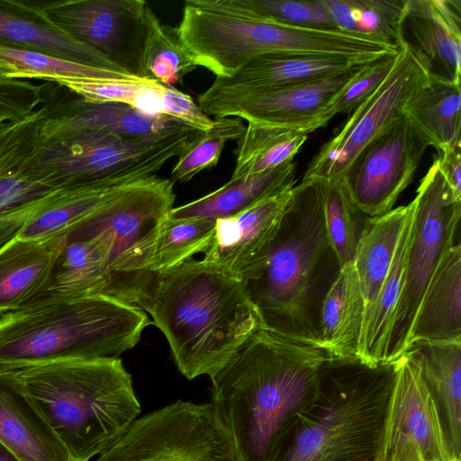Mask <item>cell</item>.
Listing matches in <instances>:
<instances>
[{"instance_id":"18","label":"cell","mask_w":461,"mask_h":461,"mask_svg":"<svg viewBox=\"0 0 461 461\" xmlns=\"http://www.w3.org/2000/svg\"><path fill=\"white\" fill-rule=\"evenodd\" d=\"M401 36L429 77L460 84V0H406Z\"/></svg>"},{"instance_id":"35","label":"cell","mask_w":461,"mask_h":461,"mask_svg":"<svg viewBox=\"0 0 461 461\" xmlns=\"http://www.w3.org/2000/svg\"><path fill=\"white\" fill-rule=\"evenodd\" d=\"M196 68L179 38L177 28L162 23L149 5L145 15L140 77L172 86Z\"/></svg>"},{"instance_id":"29","label":"cell","mask_w":461,"mask_h":461,"mask_svg":"<svg viewBox=\"0 0 461 461\" xmlns=\"http://www.w3.org/2000/svg\"><path fill=\"white\" fill-rule=\"evenodd\" d=\"M413 202L376 217L366 218L353 264L362 290L365 314L374 304L388 274Z\"/></svg>"},{"instance_id":"26","label":"cell","mask_w":461,"mask_h":461,"mask_svg":"<svg viewBox=\"0 0 461 461\" xmlns=\"http://www.w3.org/2000/svg\"><path fill=\"white\" fill-rule=\"evenodd\" d=\"M375 59L315 53H278L257 57L230 77L215 81L249 88H275L334 76Z\"/></svg>"},{"instance_id":"24","label":"cell","mask_w":461,"mask_h":461,"mask_svg":"<svg viewBox=\"0 0 461 461\" xmlns=\"http://www.w3.org/2000/svg\"><path fill=\"white\" fill-rule=\"evenodd\" d=\"M0 41L37 50L83 65L127 74L100 53L57 29L42 15L37 5L0 0Z\"/></svg>"},{"instance_id":"5","label":"cell","mask_w":461,"mask_h":461,"mask_svg":"<svg viewBox=\"0 0 461 461\" xmlns=\"http://www.w3.org/2000/svg\"><path fill=\"white\" fill-rule=\"evenodd\" d=\"M26 395L77 461L98 456L141 412L119 357L75 359L17 369Z\"/></svg>"},{"instance_id":"42","label":"cell","mask_w":461,"mask_h":461,"mask_svg":"<svg viewBox=\"0 0 461 461\" xmlns=\"http://www.w3.org/2000/svg\"><path fill=\"white\" fill-rule=\"evenodd\" d=\"M41 108L28 117L0 125V179L31 164L41 137Z\"/></svg>"},{"instance_id":"8","label":"cell","mask_w":461,"mask_h":461,"mask_svg":"<svg viewBox=\"0 0 461 461\" xmlns=\"http://www.w3.org/2000/svg\"><path fill=\"white\" fill-rule=\"evenodd\" d=\"M198 131L185 124L142 136L41 129L30 169L49 189L129 184L156 175Z\"/></svg>"},{"instance_id":"4","label":"cell","mask_w":461,"mask_h":461,"mask_svg":"<svg viewBox=\"0 0 461 461\" xmlns=\"http://www.w3.org/2000/svg\"><path fill=\"white\" fill-rule=\"evenodd\" d=\"M395 363L330 356L315 398L289 422L267 461H383Z\"/></svg>"},{"instance_id":"31","label":"cell","mask_w":461,"mask_h":461,"mask_svg":"<svg viewBox=\"0 0 461 461\" xmlns=\"http://www.w3.org/2000/svg\"><path fill=\"white\" fill-rule=\"evenodd\" d=\"M460 84L429 77L410 101L404 115L429 139L438 153L461 144Z\"/></svg>"},{"instance_id":"25","label":"cell","mask_w":461,"mask_h":461,"mask_svg":"<svg viewBox=\"0 0 461 461\" xmlns=\"http://www.w3.org/2000/svg\"><path fill=\"white\" fill-rule=\"evenodd\" d=\"M457 341H461L460 242L446 252L434 272L414 317L407 348L415 342Z\"/></svg>"},{"instance_id":"21","label":"cell","mask_w":461,"mask_h":461,"mask_svg":"<svg viewBox=\"0 0 461 461\" xmlns=\"http://www.w3.org/2000/svg\"><path fill=\"white\" fill-rule=\"evenodd\" d=\"M92 294L113 297L106 249L96 236L69 231L45 288L31 303Z\"/></svg>"},{"instance_id":"23","label":"cell","mask_w":461,"mask_h":461,"mask_svg":"<svg viewBox=\"0 0 461 461\" xmlns=\"http://www.w3.org/2000/svg\"><path fill=\"white\" fill-rule=\"evenodd\" d=\"M68 233L14 239L0 249V314L31 303L45 288Z\"/></svg>"},{"instance_id":"27","label":"cell","mask_w":461,"mask_h":461,"mask_svg":"<svg viewBox=\"0 0 461 461\" xmlns=\"http://www.w3.org/2000/svg\"><path fill=\"white\" fill-rule=\"evenodd\" d=\"M294 170L295 165L290 161L262 173L230 178L217 190L174 207L167 216L212 221L233 216L267 197L294 186Z\"/></svg>"},{"instance_id":"33","label":"cell","mask_w":461,"mask_h":461,"mask_svg":"<svg viewBox=\"0 0 461 461\" xmlns=\"http://www.w3.org/2000/svg\"><path fill=\"white\" fill-rule=\"evenodd\" d=\"M339 31L397 50L406 0H325Z\"/></svg>"},{"instance_id":"40","label":"cell","mask_w":461,"mask_h":461,"mask_svg":"<svg viewBox=\"0 0 461 461\" xmlns=\"http://www.w3.org/2000/svg\"><path fill=\"white\" fill-rule=\"evenodd\" d=\"M232 2L244 12L266 21L299 28L339 31L325 0H232Z\"/></svg>"},{"instance_id":"16","label":"cell","mask_w":461,"mask_h":461,"mask_svg":"<svg viewBox=\"0 0 461 461\" xmlns=\"http://www.w3.org/2000/svg\"><path fill=\"white\" fill-rule=\"evenodd\" d=\"M394 363L383 461H456L418 368L404 354Z\"/></svg>"},{"instance_id":"38","label":"cell","mask_w":461,"mask_h":461,"mask_svg":"<svg viewBox=\"0 0 461 461\" xmlns=\"http://www.w3.org/2000/svg\"><path fill=\"white\" fill-rule=\"evenodd\" d=\"M245 129L239 118H214L212 126L199 131L178 155L171 172L173 182H187L201 171L215 167L226 142L239 140Z\"/></svg>"},{"instance_id":"14","label":"cell","mask_w":461,"mask_h":461,"mask_svg":"<svg viewBox=\"0 0 461 461\" xmlns=\"http://www.w3.org/2000/svg\"><path fill=\"white\" fill-rule=\"evenodd\" d=\"M37 6L60 32L100 53L127 74L141 78L147 2L62 0Z\"/></svg>"},{"instance_id":"30","label":"cell","mask_w":461,"mask_h":461,"mask_svg":"<svg viewBox=\"0 0 461 461\" xmlns=\"http://www.w3.org/2000/svg\"><path fill=\"white\" fill-rule=\"evenodd\" d=\"M129 184L50 190L41 197L16 238L43 240L68 233Z\"/></svg>"},{"instance_id":"11","label":"cell","mask_w":461,"mask_h":461,"mask_svg":"<svg viewBox=\"0 0 461 461\" xmlns=\"http://www.w3.org/2000/svg\"><path fill=\"white\" fill-rule=\"evenodd\" d=\"M94 461H242L210 402L178 400L134 420Z\"/></svg>"},{"instance_id":"45","label":"cell","mask_w":461,"mask_h":461,"mask_svg":"<svg viewBox=\"0 0 461 461\" xmlns=\"http://www.w3.org/2000/svg\"><path fill=\"white\" fill-rule=\"evenodd\" d=\"M0 461H21L13 452L0 442Z\"/></svg>"},{"instance_id":"37","label":"cell","mask_w":461,"mask_h":461,"mask_svg":"<svg viewBox=\"0 0 461 461\" xmlns=\"http://www.w3.org/2000/svg\"><path fill=\"white\" fill-rule=\"evenodd\" d=\"M215 221L207 219H165L149 262L154 274L170 270L210 246Z\"/></svg>"},{"instance_id":"39","label":"cell","mask_w":461,"mask_h":461,"mask_svg":"<svg viewBox=\"0 0 461 461\" xmlns=\"http://www.w3.org/2000/svg\"><path fill=\"white\" fill-rule=\"evenodd\" d=\"M323 211L326 232L342 267L353 262L366 217L353 205L341 182H323Z\"/></svg>"},{"instance_id":"32","label":"cell","mask_w":461,"mask_h":461,"mask_svg":"<svg viewBox=\"0 0 461 461\" xmlns=\"http://www.w3.org/2000/svg\"><path fill=\"white\" fill-rule=\"evenodd\" d=\"M309 132L297 126L248 122L238 140L230 178L262 173L293 161Z\"/></svg>"},{"instance_id":"13","label":"cell","mask_w":461,"mask_h":461,"mask_svg":"<svg viewBox=\"0 0 461 461\" xmlns=\"http://www.w3.org/2000/svg\"><path fill=\"white\" fill-rule=\"evenodd\" d=\"M429 139L404 114L355 158L339 182L353 205L372 218L393 209L412 181Z\"/></svg>"},{"instance_id":"3","label":"cell","mask_w":461,"mask_h":461,"mask_svg":"<svg viewBox=\"0 0 461 461\" xmlns=\"http://www.w3.org/2000/svg\"><path fill=\"white\" fill-rule=\"evenodd\" d=\"M137 305L162 331L189 380L211 377L264 329L243 282L194 258L157 274Z\"/></svg>"},{"instance_id":"43","label":"cell","mask_w":461,"mask_h":461,"mask_svg":"<svg viewBox=\"0 0 461 461\" xmlns=\"http://www.w3.org/2000/svg\"><path fill=\"white\" fill-rule=\"evenodd\" d=\"M41 103V86L0 77V125L24 119Z\"/></svg>"},{"instance_id":"36","label":"cell","mask_w":461,"mask_h":461,"mask_svg":"<svg viewBox=\"0 0 461 461\" xmlns=\"http://www.w3.org/2000/svg\"><path fill=\"white\" fill-rule=\"evenodd\" d=\"M56 84L87 102L120 103L147 114L165 115L167 86L154 80L68 79Z\"/></svg>"},{"instance_id":"15","label":"cell","mask_w":461,"mask_h":461,"mask_svg":"<svg viewBox=\"0 0 461 461\" xmlns=\"http://www.w3.org/2000/svg\"><path fill=\"white\" fill-rule=\"evenodd\" d=\"M372 62L325 78L275 88L241 87L214 80L210 87L198 95L197 101L208 116L297 126L311 133L308 123Z\"/></svg>"},{"instance_id":"41","label":"cell","mask_w":461,"mask_h":461,"mask_svg":"<svg viewBox=\"0 0 461 461\" xmlns=\"http://www.w3.org/2000/svg\"><path fill=\"white\" fill-rule=\"evenodd\" d=\"M398 53L381 57L366 67L308 123L310 132L327 125L338 113H352L369 97L391 73Z\"/></svg>"},{"instance_id":"19","label":"cell","mask_w":461,"mask_h":461,"mask_svg":"<svg viewBox=\"0 0 461 461\" xmlns=\"http://www.w3.org/2000/svg\"><path fill=\"white\" fill-rule=\"evenodd\" d=\"M40 108L43 113L41 129L47 131H90L142 136L184 124L168 116L141 113L124 104L87 102L56 83L41 86Z\"/></svg>"},{"instance_id":"20","label":"cell","mask_w":461,"mask_h":461,"mask_svg":"<svg viewBox=\"0 0 461 461\" xmlns=\"http://www.w3.org/2000/svg\"><path fill=\"white\" fill-rule=\"evenodd\" d=\"M0 442L21 461H77L23 392L17 369L0 368Z\"/></svg>"},{"instance_id":"44","label":"cell","mask_w":461,"mask_h":461,"mask_svg":"<svg viewBox=\"0 0 461 461\" xmlns=\"http://www.w3.org/2000/svg\"><path fill=\"white\" fill-rule=\"evenodd\" d=\"M461 144L447 149L437 158L439 168L454 194L461 198Z\"/></svg>"},{"instance_id":"12","label":"cell","mask_w":461,"mask_h":461,"mask_svg":"<svg viewBox=\"0 0 461 461\" xmlns=\"http://www.w3.org/2000/svg\"><path fill=\"white\" fill-rule=\"evenodd\" d=\"M428 81L426 70L403 45L385 80L323 144L309 163L303 179L339 182L360 151L404 114L410 101Z\"/></svg>"},{"instance_id":"6","label":"cell","mask_w":461,"mask_h":461,"mask_svg":"<svg viewBox=\"0 0 461 461\" xmlns=\"http://www.w3.org/2000/svg\"><path fill=\"white\" fill-rule=\"evenodd\" d=\"M152 324L136 304L103 294L37 302L0 318V368L117 357Z\"/></svg>"},{"instance_id":"7","label":"cell","mask_w":461,"mask_h":461,"mask_svg":"<svg viewBox=\"0 0 461 461\" xmlns=\"http://www.w3.org/2000/svg\"><path fill=\"white\" fill-rule=\"evenodd\" d=\"M179 38L197 67L230 77L251 59L267 54L315 53L377 59L399 50L339 32L280 24L255 17L232 0H188Z\"/></svg>"},{"instance_id":"10","label":"cell","mask_w":461,"mask_h":461,"mask_svg":"<svg viewBox=\"0 0 461 461\" xmlns=\"http://www.w3.org/2000/svg\"><path fill=\"white\" fill-rule=\"evenodd\" d=\"M412 202L403 283L390 329L386 363L405 352L422 296L442 258L456 244L461 219V198L452 192L437 158L421 179Z\"/></svg>"},{"instance_id":"28","label":"cell","mask_w":461,"mask_h":461,"mask_svg":"<svg viewBox=\"0 0 461 461\" xmlns=\"http://www.w3.org/2000/svg\"><path fill=\"white\" fill-rule=\"evenodd\" d=\"M365 302L353 262L343 266L321 303V348L339 358H357Z\"/></svg>"},{"instance_id":"22","label":"cell","mask_w":461,"mask_h":461,"mask_svg":"<svg viewBox=\"0 0 461 461\" xmlns=\"http://www.w3.org/2000/svg\"><path fill=\"white\" fill-rule=\"evenodd\" d=\"M435 403L450 451L461 461V341L415 342L405 352Z\"/></svg>"},{"instance_id":"1","label":"cell","mask_w":461,"mask_h":461,"mask_svg":"<svg viewBox=\"0 0 461 461\" xmlns=\"http://www.w3.org/2000/svg\"><path fill=\"white\" fill-rule=\"evenodd\" d=\"M323 348L262 329L210 377L211 404L242 461H267L292 419L316 396Z\"/></svg>"},{"instance_id":"9","label":"cell","mask_w":461,"mask_h":461,"mask_svg":"<svg viewBox=\"0 0 461 461\" xmlns=\"http://www.w3.org/2000/svg\"><path fill=\"white\" fill-rule=\"evenodd\" d=\"M175 197L173 180L154 175L123 186L69 230L102 240L115 299L137 305L149 289L157 275L149 270V262Z\"/></svg>"},{"instance_id":"34","label":"cell","mask_w":461,"mask_h":461,"mask_svg":"<svg viewBox=\"0 0 461 461\" xmlns=\"http://www.w3.org/2000/svg\"><path fill=\"white\" fill-rule=\"evenodd\" d=\"M0 77L35 78L53 83L68 79H141L2 41H0Z\"/></svg>"},{"instance_id":"2","label":"cell","mask_w":461,"mask_h":461,"mask_svg":"<svg viewBox=\"0 0 461 461\" xmlns=\"http://www.w3.org/2000/svg\"><path fill=\"white\" fill-rule=\"evenodd\" d=\"M340 269L325 228L323 182L303 179L262 262L242 282L265 330L321 348V307Z\"/></svg>"},{"instance_id":"17","label":"cell","mask_w":461,"mask_h":461,"mask_svg":"<svg viewBox=\"0 0 461 461\" xmlns=\"http://www.w3.org/2000/svg\"><path fill=\"white\" fill-rule=\"evenodd\" d=\"M293 187L233 216L216 220L212 240L202 260L240 281L249 277L262 262L277 232Z\"/></svg>"}]
</instances>
